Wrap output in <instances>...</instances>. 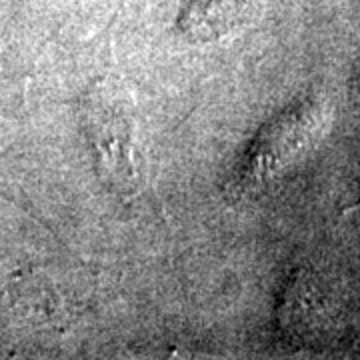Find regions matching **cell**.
<instances>
[{
  "label": "cell",
  "mask_w": 360,
  "mask_h": 360,
  "mask_svg": "<svg viewBox=\"0 0 360 360\" xmlns=\"http://www.w3.org/2000/svg\"><path fill=\"white\" fill-rule=\"evenodd\" d=\"M248 0H194L182 16V30L194 40H212L245 22Z\"/></svg>",
  "instance_id": "cell-1"
}]
</instances>
